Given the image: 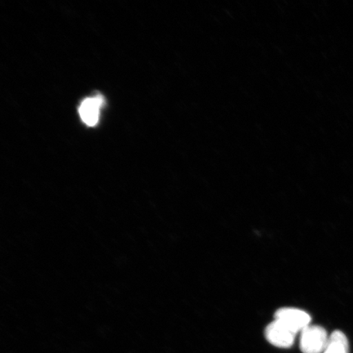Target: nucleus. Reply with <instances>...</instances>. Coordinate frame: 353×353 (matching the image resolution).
I'll use <instances>...</instances> for the list:
<instances>
[{
    "label": "nucleus",
    "instance_id": "obj_5",
    "mask_svg": "<svg viewBox=\"0 0 353 353\" xmlns=\"http://www.w3.org/2000/svg\"><path fill=\"white\" fill-rule=\"evenodd\" d=\"M350 344H348L346 335L341 331H334L329 337L327 345L323 353H348Z\"/></svg>",
    "mask_w": 353,
    "mask_h": 353
},
{
    "label": "nucleus",
    "instance_id": "obj_2",
    "mask_svg": "<svg viewBox=\"0 0 353 353\" xmlns=\"http://www.w3.org/2000/svg\"><path fill=\"white\" fill-rule=\"evenodd\" d=\"M275 320L295 334L301 333L311 323V316L307 312L292 307H283L277 310Z\"/></svg>",
    "mask_w": 353,
    "mask_h": 353
},
{
    "label": "nucleus",
    "instance_id": "obj_3",
    "mask_svg": "<svg viewBox=\"0 0 353 353\" xmlns=\"http://www.w3.org/2000/svg\"><path fill=\"white\" fill-rule=\"evenodd\" d=\"M296 334L276 320L265 330V337L272 345L278 347H290L293 345Z\"/></svg>",
    "mask_w": 353,
    "mask_h": 353
},
{
    "label": "nucleus",
    "instance_id": "obj_1",
    "mask_svg": "<svg viewBox=\"0 0 353 353\" xmlns=\"http://www.w3.org/2000/svg\"><path fill=\"white\" fill-rule=\"evenodd\" d=\"M326 330L319 325H308L301 332L300 350L303 353H323L329 341Z\"/></svg>",
    "mask_w": 353,
    "mask_h": 353
},
{
    "label": "nucleus",
    "instance_id": "obj_4",
    "mask_svg": "<svg viewBox=\"0 0 353 353\" xmlns=\"http://www.w3.org/2000/svg\"><path fill=\"white\" fill-rule=\"evenodd\" d=\"M103 105V99L99 96L83 101L79 109L82 121L88 126L96 125L99 121L100 110Z\"/></svg>",
    "mask_w": 353,
    "mask_h": 353
}]
</instances>
